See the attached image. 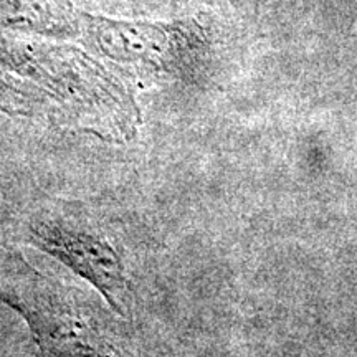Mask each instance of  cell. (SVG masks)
<instances>
[{
  "instance_id": "6da1fadb",
  "label": "cell",
  "mask_w": 357,
  "mask_h": 357,
  "mask_svg": "<svg viewBox=\"0 0 357 357\" xmlns=\"http://www.w3.org/2000/svg\"><path fill=\"white\" fill-rule=\"evenodd\" d=\"M0 301L26 321L45 357H111L105 337L77 294L33 270L19 255L0 265Z\"/></svg>"
},
{
  "instance_id": "7a4b0ae2",
  "label": "cell",
  "mask_w": 357,
  "mask_h": 357,
  "mask_svg": "<svg viewBox=\"0 0 357 357\" xmlns=\"http://www.w3.org/2000/svg\"><path fill=\"white\" fill-rule=\"evenodd\" d=\"M29 234L33 245L73 268L121 311L126 289L121 260L95 223L68 212H50L35 218Z\"/></svg>"
},
{
  "instance_id": "3957f363",
  "label": "cell",
  "mask_w": 357,
  "mask_h": 357,
  "mask_svg": "<svg viewBox=\"0 0 357 357\" xmlns=\"http://www.w3.org/2000/svg\"><path fill=\"white\" fill-rule=\"evenodd\" d=\"M47 13L45 0H0V22L7 25H42Z\"/></svg>"
}]
</instances>
